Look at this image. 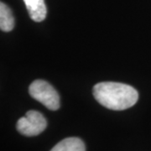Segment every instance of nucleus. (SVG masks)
I'll list each match as a JSON object with an SVG mask.
<instances>
[{
    "label": "nucleus",
    "instance_id": "nucleus-3",
    "mask_svg": "<svg viewBox=\"0 0 151 151\" xmlns=\"http://www.w3.org/2000/svg\"><path fill=\"white\" fill-rule=\"evenodd\" d=\"M47 126L43 115L37 111L30 110L17 122V129L23 135L35 136L42 133Z\"/></svg>",
    "mask_w": 151,
    "mask_h": 151
},
{
    "label": "nucleus",
    "instance_id": "nucleus-2",
    "mask_svg": "<svg viewBox=\"0 0 151 151\" xmlns=\"http://www.w3.org/2000/svg\"><path fill=\"white\" fill-rule=\"evenodd\" d=\"M30 96L42 103L50 110H57L60 108V97L53 86L47 81L36 80L33 81L29 88Z\"/></svg>",
    "mask_w": 151,
    "mask_h": 151
},
{
    "label": "nucleus",
    "instance_id": "nucleus-4",
    "mask_svg": "<svg viewBox=\"0 0 151 151\" xmlns=\"http://www.w3.org/2000/svg\"><path fill=\"white\" fill-rule=\"evenodd\" d=\"M29 15L35 22H41L46 17L47 9L44 0H24Z\"/></svg>",
    "mask_w": 151,
    "mask_h": 151
},
{
    "label": "nucleus",
    "instance_id": "nucleus-5",
    "mask_svg": "<svg viewBox=\"0 0 151 151\" xmlns=\"http://www.w3.org/2000/svg\"><path fill=\"white\" fill-rule=\"evenodd\" d=\"M50 151H85V145L78 138H67L59 142Z\"/></svg>",
    "mask_w": 151,
    "mask_h": 151
},
{
    "label": "nucleus",
    "instance_id": "nucleus-6",
    "mask_svg": "<svg viewBox=\"0 0 151 151\" xmlns=\"http://www.w3.org/2000/svg\"><path fill=\"white\" fill-rule=\"evenodd\" d=\"M14 27V18L11 9L4 3H0V28L4 32H9Z\"/></svg>",
    "mask_w": 151,
    "mask_h": 151
},
{
    "label": "nucleus",
    "instance_id": "nucleus-1",
    "mask_svg": "<svg viewBox=\"0 0 151 151\" xmlns=\"http://www.w3.org/2000/svg\"><path fill=\"white\" fill-rule=\"evenodd\" d=\"M92 92L101 105L116 111L133 107L139 99V93L133 86L113 81L97 83L93 86Z\"/></svg>",
    "mask_w": 151,
    "mask_h": 151
}]
</instances>
